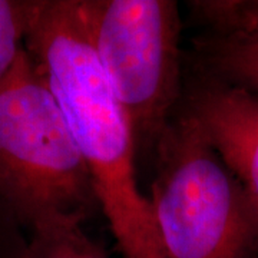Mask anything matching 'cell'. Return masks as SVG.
Instances as JSON below:
<instances>
[{"label":"cell","instance_id":"obj_8","mask_svg":"<svg viewBox=\"0 0 258 258\" xmlns=\"http://www.w3.org/2000/svg\"><path fill=\"white\" fill-rule=\"evenodd\" d=\"M82 225L75 220L42 225L29 232L30 237L16 258H109Z\"/></svg>","mask_w":258,"mask_h":258},{"label":"cell","instance_id":"obj_2","mask_svg":"<svg viewBox=\"0 0 258 258\" xmlns=\"http://www.w3.org/2000/svg\"><path fill=\"white\" fill-rule=\"evenodd\" d=\"M0 197L29 232L102 212L63 111L26 49L0 83Z\"/></svg>","mask_w":258,"mask_h":258},{"label":"cell","instance_id":"obj_6","mask_svg":"<svg viewBox=\"0 0 258 258\" xmlns=\"http://www.w3.org/2000/svg\"><path fill=\"white\" fill-rule=\"evenodd\" d=\"M186 60L220 81L258 96V39L198 35L191 39Z\"/></svg>","mask_w":258,"mask_h":258},{"label":"cell","instance_id":"obj_5","mask_svg":"<svg viewBox=\"0 0 258 258\" xmlns=\"http://www.w3.org/2000/svg\"><path fill=\"white\" fill-rule=\"evenodd\" d=\"M238 178L258 220V96L198 69L184 55L178 105Z\"/></svg>","mask_w":258,"mask_h":258},{"label":"cell","instance_id":"obj_7","mask_svg":"<svg viewBox=\"0 0 258 258\" xmlns=\"http://www.w3.org/2000/svg\"><path fill=\"white\" fill-rule=\"evenodd\" d=\"M186 9L201 35L258 39V0H189Z\"/></svg>","mask_w":258,"mask_h":258},{"label":"cell","instance_id":"obj_3","mask_svg":"<svg viewBox=\"0 0 258 258\" xmlns=\"http://www.w3.org/2000/svg\"><path fill=\"white\" fill-rule=\"evenodd\" d=\"M151 171L149 200L164 258H258V220L247 194L179 108Z\"/></svg>","mask_w":258,"mask_h":258},{"label":"cell","instance_id":"obj_1","mask_svg":"<svg viewBox=\"0 0 258 258\" xmlns=\"http://www.w3.org/2000/svg\"><path fill=\"white\" fill-rule=\"evenodd\" d=\"M25 49L63 111L123 258H164L151 200L138 184L132 128L79 0H40Z\"/></svg>","mask_w":258,"mask_h":258},{"label":"cell","instance_id":"obj_9","mask_svg":"<svg viewBox=\"0 0 258 258\" xmlns=\"http://www.w3.org/2000/svg\"><path fill=\"white\" fill-rule=\"evenodd\" d=\"M40 0H0V83L15 66Z\"/></svg>","mask_w":258,"mask_h":258},{"label":"cell","instance_id":"obj_4","mask_svg":"<svg viewBox=\"0 0 258 258\" xmlns=\"http://www.w3.org/2000/svg\"><path fill=\"white\" fill-rule=\"evenodd\" d=\"M95 53L128 116L138 166H151L182 95L181 16L174 0H79Z\"/></svg>","mask_w":258,"mask_h":258},{"label":"cell","instance_id":"obj_10","mask_svg":"<svg viewBox=\"0 0 258 258\" xmlns=\"http://www.w3.org/2000/svg\"><path fill=\"white\" fill-rule=\"evenodd\" d=\"M22 227L9 205L0 197V258H16L26 244Z\"/></svg>","mask_w":258,"mask_h":258}]
</instances>
